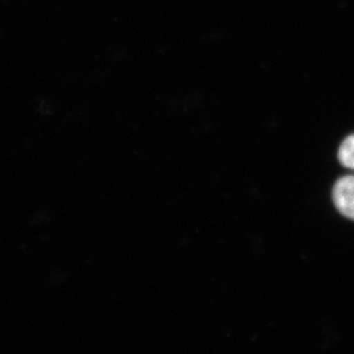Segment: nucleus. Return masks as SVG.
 <instances>
[{"label":"nucleus","instance_id":"obj_1","mask_svg":"<svg viewBox=\"0 0 354 354\" xmlns=\"http://www.w3.org/2000/svg\"><path fill=\"white\" fill-rule=\"evenodd\" d=\"M333 203L344 216L354 221V176L342 177L336 183Z\"/></svg>","mask_w":354,"mask_h":354},{"label":"nucleus","instance_id":"obj_2","mask_svg":"<svg viewBox=\"0 0 354 354\" xmlns=\"http://www.w3.org/2000/svg\"><path fill=\"white\" fill-rule=\"evenodd\" d=\"M339 160L344 167L354 169V134L342 142L339 150Z\"/></svg>","mask_w":354,"mask_h":354}]
</instances>
